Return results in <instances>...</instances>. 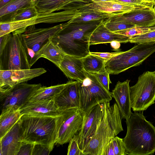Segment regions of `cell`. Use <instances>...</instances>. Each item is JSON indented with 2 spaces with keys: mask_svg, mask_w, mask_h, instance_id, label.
<instances>
[{
  "mask_svg": "<svg viewBox=\"0 0 155 155\" xmlns=\"http://www.w3.org/2000/svg\"><path fill=\"white\" fill-rule=\"evenodd\" d=\"M34 4L22 9L5 19L0 22L25 20L36 16L38 13Z\"/></svg>",
  "mask_w": 155,
  "mask_h": 155,
  "instance_id": "cell-30",
  "label": "cell"
},
{
  "mask_svg": "<svg viewBox=\"0 0 155 155\" xmlns=\"http://www.w3.org/2000/svg\"><path fill=\"white\" fill-rule=\"evenodd\" d=\"M80 1L82 0H37L34 4L38 12L51 13L66 10L68 5Z\"/></svg>",
  "mask_w": 155,
  "mask_h": 155,
  "instance_id": "cell-24",
  "label": "cell"
},
{
  "mask_svg": "<svg viewBox=\"0 0 155 155\" xmlns=\"http://www.w3.org/2000/svg\"><path fill=\"white\" fill-rule=\"evenodd\" d=\"M108 19L136 26H153L155 25V6L115 14Z\"/></svg>",
  "mask_w": 155,
  "mask_h": 155,
  "instance_id": "cell-15",
  "label": "cell"
},
{
  "mask_svg": "<svg viewBox=\"0 0 155 155\" xmlns=\"http://www.w3.org/2000/svg\"><path fill=\"white\" fill-rule=\"evenodd\" d=\"M137 44L106 62L105 67L110 74H117L131 68L139 66L155 52V42Z\"/></svg>",
  "mask_w": 155,
  "mask_h": 155,
  "instance_id": "cell-6",
  "label": "cell"
},
{
  "mask_svg": "<svg viewBox=\"0 0 155 155\" xmlns=\"http://www.w3.org/2000/svg\"><path fill=\"white\" fill-rule=\"evenodd\" d=\"M104 21H102L92 32L90 39V45L110 43L113 41H118L120 43L127 42L124 36L108 29L104 23Z\"/></svg>",
  "mask_w": 155,
  "mask_h": 155,
  "instance_id": "cell-22",
  "label": "cell"
},
{
  "mask_svg": "<svg viewBox=\"0 0 155 155\" xmlns=\"http://www.w3.org/2000/svg\"><path fill=\"white\" fill-rule=\"evenodd\" d=\"M131 107L134 111H143L155 102V71L144 72L136 84L130 87Z\"/></svg>",
  "mask_w": 155,
  "mask_h": 155,
  "instance_id": "cell-8",
  "label": "cell"
},
{
  "mask_svg": "<svg viewBox=\"0 0 155 155\" xmlns=\"http://www.w3.org/2000/svg\"><path fill=\"white\" fill-rule=\"evenodd\" d=\"M55 118V143L63 145L69 142L81 129L83 113L77 109H69L62 110L60 114Z\"/></svg>",
  "mask_w": 155,
  "mask_h": 155,
  "instance_id": "cell-11",
  "label": "cell"
},
{
  "mask_svg": "<svg viewBox=\"0 0 155 155\" xmlns=\"http://www.w3.org/2000/svg\"><path fill=\"white\" fill-rule=\"evenodd\" d=\"M86 73L87 77L84 80L78 81L79 110L83 113L98 104L109 102L112 99L111 92L102 85L95 75L87 72Z\"/></svg>",
  "mask_w": 155,
  "mask_h": 155,
  "instance_id": "cell-7",
  "label": "cell"
},
{
  "mask_svg": "<svg viewBox=\"0 0 155 155\" xmlns=\"http://www.w3.org/2000/svg\"><path fill=\"white\" fill-rule=\"evenodd\" d=\"M19 121L22 141L42 144L54 148L56 139L55 118L23 115Z\"/></svg>",
  "mask_w": 155,
  "mask_h": 155,
  "instance_id": "cell-4",
  "label": "cell"
},
{
  "mask_svg": "<svg viewBox=\"0 0 155 155\" xmlns=\"http://www.w3.org/2000/svg\"><path fill=\"white\" fill-rule=\"evenodd\" d=\"M105 26L109 30L113 32L118 31L135 26L121 22L110 20L108 18L104 21Z\"/></svg>",
  "mask_w": 155,
  "mask_h": 155,
  "instance_id": "cell-32",
  "label": "cell"
},
{
  "mask_svg": "<svg viewBox=\"0 0 155 155\" xmlns=\"http://www.w3.org/2000/svg\"><path fill=\"white\" fill-rule=\"evenodd\" d=\"M154 1V3H155V5H154V6H155V0H153Z\"/></svg>",
  "mask_w": 155,
  "mask_h": 155,
  "instance_id": "cell-45",
  "label": "cell"
},
{
  "mask_svg": "<svg viewBox=\"0 0 155 155\" xmlns=\"http://www.w3.org/2000/svg\"><path fill=\"white\" fill-rule=\"evenodd\" d=\"M33 0H13L0 8V22L17 12L34 4Z\"/></svg>",
  "mask_w": 155,
  "mask_h": 155,
  "instance_id": "cell-28",
  "label": "cell"
},
{
  "mask_svg": "<svg viewBox=\"0 0 155 155\" xmlns=\"http://www.w3.org/2000/svg\"><path fill=\"white\" fill-rule=\"evenodd\" d=\"M19 120L0 138V155H17L19 151L22 142L20 134Z\"/></svg>",
  "mask_w": 155,
  "mask_h": 155,
  "instance_id": "cell-20",
  "label": "cell"
},
{
  "mask_svg": "<svg viewBox=\"0 0 155 155\" xmlns=\"http://www.w3.org/2000/svg\"><path fill=\"white\" fill-rule=\"evenodd\" d=\"M58 68L71 79L83 81L87 77L81 58L66 54Z\"/></svg>",
  "mask_w": 155,
  "mask_h": 155,
  "instance_id": "cell-21",
  "label": "cell"
},
{
  "mask_svg": "<svg viewBox=\"0 0 155 155\" xmlns=\"http://www.w3.org/2000/svg\"><path fill=\"white\" fill-rule=\"evenodd\" d=\"M130 81H118L111 92L112 97L115 100L122 118L127 121L131 114L130 98Z\"/></svg>",
  "mask_w": 155,
  "mask_h": 155,
  "instance_id": "cell-19",
  "label": "cell"
},
{
  "mask_svg": "<svg viewBox=\"0 0 155 155\" xmlns=\"http://www.w3.org/2000/svg\"><path fill=\"white\" fill-rule=\"evenodd\" d=\"M155 42V30L150 31L131 38L129 42L136 44L152 43Z\"/></svg>",
  "mask_w": 155,
  "mask_h": 155,
  "instance_id": "cell-31",
  "label": "cell"
},
{
  "mask_svg": "<svg viewBox=\"0 0 155 155\" xmlns=\"http://www.w3.org/2000/svg\"><path fill=\"white\" fill-rule=\"evenodd\" d=\"M65 84L48 87L41 86L30 98L28 102L45 101L54 99L64 87Z\"/></svg>",
  "mask_w": 155,
  "mask_h": 155,
  "instance_id": "cell-27",
  "label": "cell"
},
{
  "mask_svg": "<svg viewBox=\"0 0 155 155\" xmlns=\"http://www.w3.org/2000/svg\"><path fill=\"white\" fill-rule=\"evenodd\" d=\"M110 73L105 68L102 71L94 74L102 85L107 90H109V86L111 82L110 79Z\"/></svg>",
  "mask_w": 155,
  "mask_h": 155,
  "instance_id": "cell-36",
  "label": "cell"
},
{
  "mask_svg": "<svg viewBox=\"0 0 155 155\" xmlns=\"http://www.w3.org/2000/svg\"><path fill=\"white\" fill-rule=\"evenodd\" d=\"M51 38L38 52L36 59L37 61L40 58H45L59 68L66 54L51 41Z\"/></svg>",
  "mask_w": 155,
  "mask_h": 155,
  "instance_id": "cell-23",
  "label": "cell"
},
{
  "mask_svg": "<svg viewBox=\"0 0 155 155\" xmlns=\"http://www.w3.org/2000/svg\"><path fill=\"white\" fill-rule=\"evenodd\" d=\"M68 155H83V153L79 146L78 134H75L69 142Z\"/></svg>",
  "mask_w": 155,
  "mask_h": 155,
  "instance_id": "cell-33",
  "label": "cell"
},
{
  "mask_svg": "<svg viewBox=\"0 0 155 155\" xmlns=\"http://www.w3.org/2000/svg\"><path fill=\"white\" fill-rule=\"evenodd\" d=\"M100 155H115L112 141L111 140L103 147Z\"/></svg>",
  "mask_w": 155,
  "mask_h": 155,
  "instance_id": "cell-39",
  "label": "cell"
},
{
  "mask_svg": "<svg viewBox=\"0 0 155 155\" xmlns=\"http://www.w3.org/2000/svg\"><path fill=\"white\" fill-rule=\"evenodd\" d=\"M53 149L48 145L40 143L34 144L32 155H48Z\"/></svg>",
  "mask_w": 155,
  "mask_h": 155,
  "instance_id": "cell-35",
  "label": "cell"
},
{
  "mask_svg": "<svg viewBox=\"0 0 155 155\" xmlns=\"http://www.w3.org/2000/svg\"><path fill=\"white\" fill-rule=\"evenodd\" d=\"M46 72L42 68L20 70H0V92L39 76Z\"/></svg>",
  "mask_w": 155,
  "mask_h": 155,
  "instance_id": "cell-14",
  "label": "cell"
},
{
  "mask_svg": "<svg viewBox=\"0 0 155 155\" xmlns=\"http://www.w3.org/2000/svg\"><path fill=\"white\" fill-rule=\"evenodd\" d=\"M37 0H33V1L34 2H35Z\"/></svg>",
  "mask_w": 155,
  "mask_h": 155,
  "instance_id": "cell-44",
  "label": "cell"
},
{
  "mask_svg": "<svg viewBox=\"0 0 155 155\" xmlns=\"http://www.w3.org/2000/svg\"><path fill=\"white\" fill-rule=\"evenodd\" d=\"M21 116L19 109H9L1 112L0 117V138L13 127Z\"/></svg>",
  "mask_w": 155,
  "mask_h": 155,
  "instance_id": "cell-26",
  "label": "cell"
},
{
  "mask_svg": "<svg viewBox=\"0 0 155 155\" xmlns=\"http://www.w3.org/2000/svg\"><path fill=\"white\" fill-rule=\"evenodd\" d=\"M62 27V24L45 28H36L35 25L27 27L21 35L31 67L37 61L38 52Z\"/></svg>",
  "mask_w": 155,
  "mask_h": 155,
  "instance_id": "cell-10",
  "label": "cell"
},
{
  "mask_svg": "<svg viewBox=\"0 0 155 155\" xmlns=\"http://www.w3.org/2000/svg\"><path fill=\"white\" fill-rule=\"evenodd\" d=\"M62 24L51 38L66 54L82 58L89 54V41L94 30L103 21Z\"/></svg>",
  "mask_w": 155,
  "mask_h": 155,
  "instance_id": "cell-1",
  "label": "cell"
},
{
  "mask_svg": "<svg viewBox=\"0 0 155 155\" xmlns=\"http://www.w3.org/2000/svg\"><path fill=\"white\" fill-rule=\"evenodd\" d=\"M104 117L96 131L83 151V155H100L104 146L123 130L122 119L116 103H104Z\"/></svg>",
  "mask_w": 155,
  "mask_h": 155,
  "instance_id": "cell-3",
  "label": "cell"
},
{
  "mask_svg": "<svg viewBox=\"0 0 155 155\" xmlns=\"http://www.w3.org/2000/svg\"><path fill=\"white\" fill-rule=\"evenodd\" d=\"M34 144L22 141L17 155H32Z\"/></svg>",
  "mask_w": 155,
  "mask_h": 155,
  "instance_id": "cell-37",
  "label": "cell"
},
{
  "mask_svg": "<svg viewBox=\"0 0 155 155\" xmlns=\"http://www.w3.org/2000/svg\"><path fill=\"white\" fill-rule=\"evenodd\" d=\"M127 132L123 139L128 155H153L155 152V127L142 113H132L126 121Z\"/></svg>",
  "mask_w": 155,
  "mask_h": 155,
  "instance_id": "cell-2",
  "label": "cell"
},
{
  "mask_svg": "<svg viewBox=\"0 0 155 155\" xmlns=\"http://www.w3.org/2000/svg\"><path fill=\"white\" fill-rule=\"evenodd\" d=\"M145 2L150 3H153L155 5L154 2L153 0H144Z\"/></svg>",
  "mask_w": 155,
  "mask_h": 155,
  "instance_id": "cell-43",
  "label": "cell"
},
{
  "mask_svg": "<svg viewBox=\"0 0 155 155\" xmlns=\"http://www.w3.org/2000/svg\"><path fill=\"white\" fill-rule=\"evenodd\" d=\"M92 2H105L109 1H117V0H90Z\"/></svg>",
  "mask_w": 155,
  "mask_h": 155,
  "instance_id": "cell-42",
  "label": "cell"
},
{
  "mask_svg": "<svg viewBox=\"0 0 155 155\" xmlns=\"http://www.w3.org/2000/svg\"><path fill=\"white\" fill-rule=\"evenodd\" d=\"M80 11L74 8L56 12H38L35 16L21 21L0 22V36L21 28L39 23H53L68 21Z\"/></svg>",
  "mask_w": 155,
  "mask_h": 155,
  "instance_id": "cell-9",
  "label": "cell"
},
{
  "mask_svg": "<svg viewBox=\"0 0 155 155\" xmlns=\"http://www.w3.org/2000/svg\"><path fill=\"white\" fill-rule=\"evenodd\" d=\"M26 28L9 33L6 42L0 50V70L31 69L22 33Z\"/></svg>",
  "mask_w": 155,
  "mask_h": 155,
  "instance_id": "cell-5",
  "label": "cell"
},
{
  "mask_svg": "<svg viewBox=\"0 0 155 155\" xmlns=\"http://www.w3.org/2000/svg\"><path fill=\"white\" fill-rule=\"evenodd\" d=\"M21 114L33 116L50 117L55 118L61 111L54 99L34 102H28L19 109Z\"/></svg>",
  "mask_w": 155,
  "mask_h": 155,
  "instance_id": "cell-17",
  "label": "cell"
},
{
  "mask_svg": "<svg viewBox=\"0 0 155 155\" xmlns=\"http://www.w3.org/2000/svg\"><path fill=\"white\" fill-rule=\"evenodd\" d=\"M114 147L115 155H128L122 138L117 136L111 139Z\"/></svg>",
  "mask_w": 155,
  "mask_h": 155,
  "instance_id": "cell-34",
  "label": "cell"
},
{
  "mask_svg": "<svg viewBox=\"0 0 155 155\" xmlns=\"http://www.w3.org/2000/svg\"><path fill=\"white\" fill-rule=\"evenodd\" d=\"M80 11L69 23H84L92 21L105 20L114 15L103 13L84 8H80Z\"/></svg>",
  "mask_w": 155,
  "mask_h": 155,
  "instance_id": "cell-25",
  "label": "cell"
},
{
  "mask_svg": "<svg viewBox=\"0 0 155 155\" xmlns=\"http://www.w3.org/2000/svg\"><path fill=\"white\" fill-rule=\"evenodd\" d=\"M82 59L84 68L87 72L96 74L105 68L106 61L100 57L89 54Z\"/></svg>",
  "mask_w": 155,
  "mask_h": 155,
  "instance_id": "cell-29",
  "label": "cell"
},
{
  "mask_svg": "<svg viewBox=\"0 0 155 155\" xmlns=\"http://www.w3.org/2000/svg\"><path fill=\"white\" fill-rule=\"evenodd\" d=\"M104 113L103 103L94 106L83 113L82 127L78 133L79 147L83 152L94 134Z\"/></svg>",
  "mask_w": 155,
  "mask_h": 155,
  "instance_id": "cell-13",
  "label": "cell"
},
{
  "mask_svg": "<svg viewBox=\"0 0 155 155\" xmlns=\"http://www.w3.org/2000/svg\"><path fill=\"white\" fill-rule=\"evenodd\" d=\"M13 0H0V8Z\"/></svg>",
  "mask_w": 155,
  "mask_h": 155,
  "instance_id": "cell-41",
  "label": "cell"
},
{
  "mask_svg": "<svg viewBox=\"0 0 155 155\" xmlns=\"http://www.w3.org/2000/svg\"><path fill=\"white\" fill-rule=\"evenodd\" d=\"M120 43L117 41H113L110 43L111 47L115 50L118 51L119 50L120 46Z\"/></svg>",
  "mask_w": 155,
  "mask_h": 155,
  "instance_id": "cell-40",
  "label": "cell"
},
{
  "mask_svg": "<svg viewBox=\"0 0 155 155\" xmlns=\"http://www.w3.org/2000/svg\"><path fill=\"white\" fill-rule=\"evenodd\" d=\"M122 51H117L112 52H90L89 54L100 57L105 60L106 61L112 57L118 55Z\"/></svg>",
  "mask_w": 155,
  "mask_h": 155,
  "instance_id": "cell-38",
  "label": "cell"
},
{
  "mask_svg": "<svg viewBox=\"0 0 155 155\" xmlns=\"http://www.w3.org/2000/svg\"><path fill=\"white\" fill-rule=\"evenodd\" d=\"M54 99L61 110L71 108L79 110L78 81L71 80L68 81L63 89Z\"/></svg>",
  "mask_w": 155,
  "mask_h": 155,
  "instance_id": "cell-18",
  "label": "cell"
},
{
  "mask_svg": "<svg viewBox=\"0 0 155 155\" xmlns=\"http://www.w3.org/2000/svg\"><path fill=\"white\" fill-rule=\"evenodd\" d=\"M152 7H153L134 5L117 0L115 1L91 2L80 5L79 8H86L114 15L119 14H124L136 10Z\"/></svg>",
  "mask_w": 155,
  "mask_h": 155,
  "instance_id": "cell-16",
  "label": "cell"
},
{
  "mask_svg": "<svg viewBox=\"0 0 155 155\" xmlns=\"http://www.w3.org/2000/svg\"><path fill=\"white\" fill-rule=\"evenodd\" d=\"M41 86L40 83L31 84L24 82L0 92V101L2 103V112L9 109H20Z\"/></svg>",
  "mask_w": 155,
  "mask_h": 155,
  "instance_id": "cell-12",
  "label": "cell"
}]
</instances>
